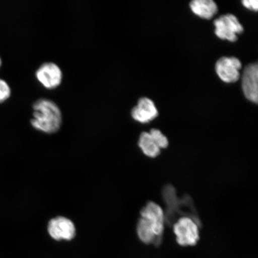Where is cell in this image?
Instances as JSON below:
<instances>
[{"instance_id": "cell-1", "label": "cell", "mask_w": 258, "mask_h": 258, "mask_svg": "<svg viewBox=\"0 0 258 258\" xmlns=\"http://www.w3.org/2000/svg\"><path fill=\"white\" fill-rule=\"evenodd\" d=\"M32 126L46 134L56 133L62 124V115L59 106L51 100L41 98L34 103Z\"/></svg>"}, {"instance_id": "cell-2", "label": "cell", "mask_w": 258, "mask_h": 258, "mask_svg": "<svg viewBox=\"0 0 258 258\" xmlns=\"http://www.w3.org/2000/svg\"><path fill=\"white\" fill-rule=\"evenodd\" d=\"M163 197L166 205L164 217L167 224L173 226L177 220V218L179 216H182V217L192 218L201 227V221L190 197L185 196L182 199L178 198L175 188L169 185L164 187Z\"/></svg>"}, {"instance_id": "cell-3", "label": "cell", "mask_w": 258, "mask_h": 258, "mask_svg": "<svg viewBox=\"0 0 258 258\" xmlns=\"http://www.w3.org/2000/svg\"><path fill=\"white\" fill-rule=\"evenodd\" d=\"M200 228L192 218H179L173 225L177 243L183 247L195 246L200 239Z\"/></svg>"}, {"instance_id": "cell-4", "label": "cell", "mask_w": 258, "mask_h": 258, "mask_svg": "<svg viewBox=\"0 0 258 258\" xmlns=\"http://www.w3.org/2000/svg\"><path fill=\"white\" fill-rule=\"evenodd\" d=\"M215 34L221 39L234 42L237 40V34L243 32V26L233 15H222L214 21Z\"/></svg>"}, {"instance_id": "cell-5", "label": "cell", "mask_w": 258, "mask_h": 258, "mask_svg": "<svg viewBox=\"0 0 258 258\" xmlns=\"http://www.w3.org/2000/svg\"><path fill=\"white\" fill-rule=\"evenodd\" d=\"M141 215L153 229L157 236L163 239L165 217L162 208L156 203L150 202L141 210Z\"/></svg>"}, {"instance_id": "cell-6", "label": "cell", "mask_w": 258, "mask_h": 258, "mask_svg": "<svg viewBox=\"0 0 258 258\" xmlns=\"http://www.w3.org/2000/svg\"><path fill=\"white\" fill-rule=\"evenodd\" d=\"M35 76L42 85L48 89L57 88L62 83L63 74L57 64L46 62L38 68Z\"/></svg>"}, {"instance_id": "cell-7", "label": "cell", "mask_w": 258, "mask_h": 258, "mask_svg": "<svg viewBox=\"0 0 258 258\" xmlns=\"http://www.w3.org/2000/svg\"><path fill=\"white\" fill-rule=\"evenodd\" d=\"M241 63L235 57H222L216 63L215 69L219 78L228 83H235L239 79Z\"/></svg>"}, {"instance_id": "cell-8", "label": "cell", "mask_w": 258, "mask_h": 258, "mask_svg": "<svg viewBox=\"0 0 258 258\" xmlns=\"http://www.w3.org/2000/svg\"><path fill=\"white\" fill-rule=\"evenodd\" d=\"M48 232L56 240H71L75 237V225L70 219L63 217L54 218L48 222Z\"/></svg>"}, {"instance_id": "cell-9", "label": "cell", "mask_w": 258, "mask_h": 258, "mask_svg": "<svg viewBox=\"0 0 258 258\" xmlns=\"http://www.w3.org/2000/svg\"><path fill=\"white\" fill-rule=\"evenodd\" d=\"M258 66L256 63L248 64L242 76V89L249 101L257 104L258 101Z\"/></svg>"}, {"instance_id": "cell-10", "label": "cell", "mask_w": 258, "mask_h": 258, "mask_svg": "<svg viewBox=\"0 0 258 258\" xmlns=\"http://www.w3.org/2000/svg\"><path fill=\"white\" fill-rule=\"evenodd\" d=\"M159 112L155 106L154 103L147 98H142L139 100L138 104L132 109V117L135 120L147 123L156 118Z\"/></svg>"}, {"instance_id": "cell-11", "label": "cell", "mask_w": 258, "mask_h": 258, "mask_svg": "<svg viewBox=\"0 0 258 258\" xmlns=\"http://www.w3.org/2000/svg\"><path fill=\"white\" fill-rule=\"evenodd\" d=\"M189 6L194 14L203 19H211L218 12V6L212 0H194Z\"/></svg>"}, {"instance_id": "cell-12", "label": "cell", "mask_w": 258, "mask_h": 258, "mask_svg": "<svg viewBox=\"0 0 258 258\" xmlns=\"http://www.w3.org/2000/svg\"><path fill=\"white\" fill-rule=\"evenodd\" d=\"M137 234L139 238L145 244L159 246L162 242V239L157 236L147 221L142 218L139 220L137 225Z\"/></svg>"}, {"instance_id": "cell-13", "label": "cell", "mask_w": 258, "mask_h": 258, "mask_svg": "<svg viewBox=\"0 0 258 258\" xmlns=\"http://www.w3.org/2000/svg\"><path fill=\"white\" fill-rule=\"evenodd\" d=\"M138 144L144 154L148 157L155 158L160 153L159 147L154 143L150 133L148 132L141 134Z\"/></svg>"}, {"instance_id": "cell-14", "label": "cell", "mask_w": 258, "mask_h": 258, "mask_svg": "<svg viewBox=\"0 0 258 258\" xmlns=\"http://www.w3.org/2000/svg\"><path fill=\"white\" fill-rule=\"evenodd\" d=\"M150 134L154 143L159 147L160 149H161V148H166L168 146V140H167V138L164 136L159 130H158V129H151Z\"/></svg>"}, {"instance_id": "cell-15", "label": "cell", "mask_w": 258, "mask_h": 258, "mask_svg": "<svg viewBox=\"0 0 258 258\" xmlns=\"http://www.w3.org/2000/svg\"><path fill=\"white\" fill-rule=\"evenodd\" d=\"M11 92L8 83L4 79H0V103L8 99L11 95Z\"/></svg>"}, {"instance_id": "cell-16", "label": "cell", "mask_w": 258, "mask_h": 258, "mask_svg": "<svg viewBox=\"0 0 258 258\" xmlns=\"http://www.w3.org/2000/svg\"><path fill=\"white\" fill-rule=\"evenodd\" d=\"M245 8L254 12H257L258 9V2L257 0H243L242 1Z\"/></svg>"}, {"instance_id": "cell-17", "label": "cell", "mask_w": 258, "mask_h": 258, "mask_svg": "<svg viewBox=\"0 0 258 258\" xmlns=\"http://www.w3.org/2000/svg\"><path fill=\"white\" fill-rule=\"evenodd\" d=\"M2 64V59L1 56H0V67H1Z\"/></svg>"}]
</instances>
